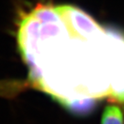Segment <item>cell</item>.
<instances>
[{"mask_svg":"<svg viewBox=\"0 0 124 124\" xmlns=\"http://www.w3.org/2000/svg\"><path fill=\"white\" fill-rule=\"evenodd\" d=\"M55 10L60 18L67 24L68 29L82 39L89 40L90 39L98 38L103 33L98 23L78 8L65 5L55 8Z\"/></svg>","mask_w":124,"mask_h":124,"instance_id":"cell-1","label":"cell"}]
</instances>
